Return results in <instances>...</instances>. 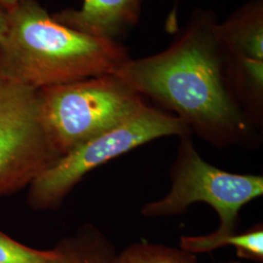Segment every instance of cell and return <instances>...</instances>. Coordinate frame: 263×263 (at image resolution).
<instances>
[{
  "label": "cell",
  "instance_id": "cell-1",
  "mask_svg": "<svg viewBox=\"0 0 263 263\" xmlns=\"http://www.w3.org/2000/svg\"><path fill=\"white\" fill-rule=\"evenodd\" d=\"M216 15L198 9L165 51L129 59L115 70L141 96L176 113L191 133L216 147L251 143L254 123L230 86L228 53L219 40Z\"/></svg>",
  "mask_w": 263,
  "mask_h": 263
},
{
  "label": "cell",
  "instance_id": "cell-2",
  "mask_svg": "<svg viewBox=\"0 0 263 263\" xmlns=\"http://www.w3.org/2000/svg\"><path fill=\"white\" fill-rule=\"evenodd\" d=\"M0 78L38 90L114 73L130 59L118 41L61 24L37 0H8Z\"/></svg>",
  "mask_w": 263,
  "mask_h": 263
},
{
  "label": "cell",
  "instance_id": "cell-3",
  "mask_svg": "<svg viewBox=\"0 0 263 263\" xmlns=\"http://www.w3.org/2000/svg\"><path fill=\"white\" fill-rule=\"evenodd\" d=\"M40 116L61 155L125 121L145 104L115 73L38 89Z\"/></svg>",
  "mask_w": 263,
  "mask_h": 263
},
{
  "label": "cell",
  "instance_id": "cell-4",
  "mask_svg": "<svg viewBox=\"0 0 263 263\" xmlns=\"http://www.w3.org/2000/svg\"><path fill=\"white\" fill-rule=\"evenodd\" d=\"M191 134L177 116L143 104L109 131L63 155L28 185V205L35 211L59 207L91 171L142 144L164 137Z\"/></svg>",
  "mask_w": 263,
  "mask_h": 263
},
{
  "label": "cell",
  "instance_id": "cell-5",
  "mask_svg": "<svg viewBox=\"0 0 263 263\" xmlns=\"http://www.w3.org/2000/svg\"><path fill=\"white\" fill-rule=\"evenodd\" d=\"M179 151L171 171L172 185L167 195L145 204L141 215L146 217L177 216L195 203H205L218 216L215 232H238L240 211L262 196L263 178L240 175L218 169L208 163L195 149L190 134L180 137Z\"/></svg>",
  "mask_w": 263,
  "mask_h": 263
},
{
  "label": "cell",
  "instance_id": "cell-6",
  "mask_svg": "<svg viewBox=\"0 0 263 263\" xmlns=\"http://www.w3.org/2000/svg\"><path fill=\"white\" fill-rule=\"evenodd\" d=\"M61 157L41 120L37 90L0 78V198L28 188Z\"/></svg>",
  "mask_w": 263,
  "mask_h": 263
},
{
  "label": "cell",
  "instance_id": "cell-7",
  "mask_svg": "<svg viewBox=\"0 0 263 263\" xmlns=\"http://www.w3.org/2000/svg\"><path fill=\"white\" fill-rule=\"evenodd\" d=\"M143 0H83L81 9H65L52 16L68 28L120 42L135 28Z\"/></svg>",
  "mask_w": 263,
  "mask_h": 263
},
{
  "label": "cell",
  "instance_id": "cell-8",
  "mask_svg": "<svg viewBox=\"0 0 263 263\" xmlns=\"http://www.w3.org/2000/svg\"><path fill=\"white\" fill-rule=\"evenodd\" d=\"M216 32L229 55L263 61V0H250L217 24Z\"/></svg>",
  "mask_w": 263,
  "mask_h": 263
},
{
  "label": "cell",
  "instance_id": "cell-9",
  "mask_svg": "<svg viewBox=\"0 0 263 263\" xmlns=\"http://www.w3.org/2000/svg\"><path fill=\"white\" fill-rule=\"evenodd\" d=\"M226 71L238 102L254 126L262 125L263 61L228 54Z\"/></svg>",
  "mask_w": 263,
  "mask_h": 263
},
{
  "label": "cell",
  "instance_id": "cell-10",
  "mask_svg": "<svg viewBox=\"0 0 263 263\" xmlns=\"http://www.w3.org/2000/svg\"><path fill=\"white\" fill-rule=\"evenodd\" d=\"M227 246L234 247L240 258L263 261V226L257 224L245 232L232 234H218L213 232L208 235L181 236L179 248L193 254H207Z\"/></svg>",
  "mask_w": 263,
  "mask_h": 263
},
{
  "label": "cell",
  "instance_id": "cell-11",
  "mask_svg": "<svg viewBox=\"0 0 263 263\" xmlns=\"http://www.w3.org/2000/svg\"><path fill=\"white\" fill-rule=\"evenodd\" d=\"M81 258L78 238L62 242L53 250L22 244L0 230V263H77Z\"/></svg>",
  "mask_w": 263,
  "mask_h": 263
},
{
  "label": "cell",
  "instance_id": "cell-12",
  "mask_svg": "<svg viewBox=\"0 0 263 263\" xmlns=\"http://www.w3.org/2000/svg\"><path fill=\"white\" fill-rule=\"evenodd\" d=\"M97 263H198L196 254L180 248L141 241L128 246L119 254H103Z\"/></svg>",
  "mask_w": 263,
  "mask_h": 263
},
{
  "label": "cell",
  "instance_id": "cell-13",
  "mask_svg": "<svg viewBox=\"0 0 263 263\" xmlns=\"http://www.w3.org/2000/svg\"><path fill=\"white\" fill-rule=\"evenodd\" d=\"M179 0H175L172 10L165 22V29L169 33H174L178 30V8H179Z\"/></svg>",
  "mask_w": 263,
  "mask_h": 263
},
{
  "label": "cell",
  "instance_id": "cell-14",
  "mask_svg": "<svg viewBox=\"0 0 263 263\" xmlns=\"http://www.w3.org/2000/svg\"><path fill=\"white\" fill-rule=\"evenodd\" d=\"M8 0H0V39L3 36L6 28V18H7V10L5 3Z\"/></svg>",
  "mask_w": 263,
  "mask_h": 263
},
{
  "label": "cell",
  "instance_id": "cell-15",
  "mask_svg": "<svg viewBox=\"0 0 263 263\" xmlns=\"http://www.w3.org/2000/svg\"><path fill=\"white\" fill-rule=\"evenodd\" d=\"M79 242H80V246H81V258L79 259V261L77 263H87L86 262V258H85L84 245L82 243V241H80V239H79Z\"/></svg>",
  "mask_w": 263,
  "mask_h": 263
},
{
  "label": "cell",
  "instance_id": "cell-16",
  "mask_svg": "<svg viewBox=\"0 0 263 263\" xmlns=\"http://www.w3.org/2000/svg\"><path fill=\"white\" fill-rule=\"evenodd\" d=\"M222 263H241L239 261H228V262H222Z\"/></svg>",
  "mask_w": 263,
  "mask_h": 263
}]
</instances>
